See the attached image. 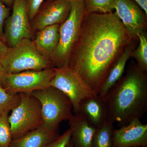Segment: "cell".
<instances>
[{
  "label": "cell",
  "mask_w": 147,
  "mask_h": 147,
  "mask_svg": "<svg viewBox=\"0 0 147 147\" xmlns=\"http://www.w3.org/2000/svg\"><path fill=\"white\" fill-rule=\"evenodd\" d=\"M113 147L147 146V125L139 119L115 129L113 133Z\"/></svg>",
  "instance_id": "cell-12"
},
{
  "label": "cell",
  "mask_w": 147,
  "mask_h": 147,
  "mask_svg": "<svg viewBox=\"0 0 147 147\" xmlns=\"http://www.w3.org/2000/svg\"><path fill=\"white\" fill-rule=\"evenodd\" d=\"M55 75L50 83L54 87L63 93L70 99L73 113H79L82 100L98 95L72 69L67 66L54 67Z\"/></svg>",
  "instance_id": "cell-7"
},
{
  "label": "cell",
  "mask_w": 147,
  "mask_h": 147,
  "mask_svg": "<svg viewBox=\"0 0 147 147\" xmlns=\"http://www.w3.org/2000/svg\"><path fill=\"white\" fill-rule=\"evenodd\" d=\"M139 44L134 49L132 56L136 59L137 65L145 73L147 72V35L146 31L138 35Z\"/></svg>",
  "instance_id": "cell-19"
},
{
  "label": "cell",
  "mask_w": 147,
  "mask_h": 147,
  "mask_svg": "<svg viewBox=\"0 0 147 147\" xmlns=\"http://www.w3.org/2000/svg\"><path fill=\"white\" fill-rule=\"evenodd\" d=\"M59 26L55 25L45 27L35 34V36L33 40L38 52L50 61L59 42Z\"/></svg>",
  "instance_id": "cell-16"
},
{
  "label": "cell",
  "mask_w": 147,
  "mask_h": 147,
  "mask_svg": "<svg viewBox=\"0 0 147 147\" xmlns=\"http://www.w3.org/2000/svg\"><path fill=\"white\" fill-rule=\"evenodd\" d=\"M86 13L84 0L71 2L69 15L59 26V42L51 59L55 67L68 65Z\"/></svg>",
  "instance_id": "cell-4"
},
{
  "label": "cell",
  "mask_w": 147,
  "mask_h": 147,
  "mask_svg": "<svg viewBox=\"0 0 147 147\" xmlns=\"http://www.w3.org/2000/svg\"><path fill=\"white\" fill-rule=\"evenodd\" d=\"M114 123L107 120L97 128L93 140L92 147H113Z\"/></svg>",
  "instance_id": "cell-18"
},
{
  "label": "cell",
  "mask_w": 147,
  "mask_h": 147,
  "mask_svg": "<svg viewBox=\"0 0 147 147\" xmlns=\"http://www.w3.org/2000/svg\"><path fill=\"white\" fill-rule=\"evenodd\" d=\"M7 47L4 42L0 38V58L5 53Z\"/></svg>",
  "instance_id": "cell-28"
},
{
  "label": "cell",
  "mask_w": 147,
  "mask_h": 147,
  "mask_svg": "<svg viewBox=\"0 0 147 147\" xmlns=\"http://www.w3.org/2000/svg\"><path fill=\"white\" fill-rule=\"evenodd\" d=\"M67 147H74L73 144H72V142H71V140H70V142H69V143Z\"/></svg>",
  "instance_id": "cell-30"
},
{
  "label": "cell",
  "mask_w": 147,
  "mask_h": 147,
  "mask_svg": "<svg viewBox=\"0 0 147 147\" xmlns=\"http://www.w3.org/2000/svg\"><path fill=\"white\" fill-rule=\"evenodd\" d=\"M71 129L69 128L62 134L44 147H67L71 136Z\"/></svg>",
  "instance_id": "cell-23"
},
{
  "label": "cell",
  "mask_w": 147,
  "mask_h": 147,
  "mask_svg": "<svg viewBox=\"0 0 147 147\" xmlns=\"http://www.w3.org/2000/svg\"><path fill=\"white\" fill-rule=\"evenodd\" d=\"M12 5V12L6 20L4 28V41L8 47L15 46L24 38H34L26 0H14Z\"/></svg>",
  "instance_id": "cell-9"
},
{
  "label": "cell",
  "mask_w": 147,
  "mask_h": 147,
  "mask_svg": "<svg viewBox=\"0 0 147 147\" xmlns=\"http://www.w3.org/2000/svg\"><path fill=\"white\" fill-rule=\"evenodd\" d=\"M86 13H108L114 10L115 0H84Z\"/></svg>",
  "instance_id": "cell-21"
},
{
  "label": "cell",
  "mask_w": 147,
  "mask_h": 147,
  "mask_svg": "<svg viewBox=\"0 0 147 147\" xmlns=\"http://www.w3.org/2000/svg\"><path fill=\"white\" fill-rule=\"evenodd\" d=\"M54 75V68L8 74L3 88L12 94L31 93L50 87Z\"/></svg>",
  "instance_id": "cell-8"
},
{
  "label": "cell",
  "mask_w": 147,
  "mask_h": 147,
  "mask_svg": "<svg viewBox=\"0 0 147 147\" xmlns=\"http://www.w3.org/2000/svg\"><path fill=\"white\" fill-rule=\"evenodd\" d=\"M0 63L7 74L55 67L53 63L38 52L33 40L24 38L15 46L8 47L0 58Z\"/></svg>",
  "instance_id": "cell-3"
},
{
  "label": "cell",
  "mask_w": 147,
  "mask_h": 147,
  "mask_svg": "<svg viewBox=\"0 0 147 147\" xmlns=\"http://www.w3.org/2000/svg\"><path fill=\"white\" fill-rule=\"evenodd\" d=\"M7 112L0 117V147H10L12 142V133Z\"/></svg>",
  "instance_id": "cell-22"
},
{
  "label": "cell",
  "mask_w": 147,
  "mask_h": 147,
  "mask_svg": "<svg viewBox=\"0 0 147 147\" xmlns=\"http://www.w3.org/2000/svg\"><path fill=\"white\" fill-rule=\"evenodd\" d=\"M9 16V8L1 0H0V38L3 41L5 23Z\"/></svg>",
  "instance_id": "cell-25"
},
{
  "label": "cell",
  "mask_w": 147,
  "mask_h": 147,
  "mask_svg": "<svg viewBox=\"0 0 147 147\" xmlns=\"http://www.w3.org/2000/svg\"><path fill=\"white\" fill-rule=\"evenodd\" d=\"M147 16V0H134Z\"/></svg>",
  "instance_id": "cell-27"
},
{
  "label": "cell",
  "mask_w": 147,
  "mask_h": 147,
  "mask_svg": "<svg viewBox=\"0 0 147 147\" xmlns=\"http://www.w3.org/2000/svg\"><path fill=\"white\" fill-rule=\"evenodd\" d=\"M147 147V146H141V147Z\"/></svg>",
  "instance_id": "cell-32"
},
{
  "label": "cell",
  "mask_w": 147,
  "mask_h": 147,
  "mask_svg": "<svg viewBox=\"0 0 147 147\" xmlns=\"http://www.w3.org/2000/svg\"><path fill=\"white\" fill-rule=\"evenodd\" d=\"M60 136L59 131L42 125L23 137L13 139L10 147H44Z\"/></svg>",
  "instance_id": "cell-15"
},
{
  "label": "cell",
  "mask_w": 147,
  "mask_h": 147,
  "mask_svg": "<svg viewBox=\"0 0 147 147\" xmlns=\"http://www.w3.org/2000/svg\"><path fill=\"white\" fill-rule=\"evenodd\" d=\"M20 94H12L0 86V117L7 112H9L19 104Z\"/></svg>",
  "instance_id": "cell-20"
},
{
  "label": "cell",
  "mask_w": 147,
  "mask_h": 147,
  "mask_svg": "<svg viewBox=\"0 0 147 147\" xmlns=\"http://www.w3.org/2000/svg\"><path fill=\"white\" fill-rule=\"evenodd\" d=\"M115 13H86L68 66L98 95L109 71L132 42Z\"/></svg>",
  "instance_id": "cell-1"
},
{
  "label": "cell",
  "mask_w": 147,
  "mask_h": 147,
  "mask_svg": "<svg viewBox=\"0 0 147 147\" xmlns=\"http://www.w3.org/2000/svg\"><path fill=\"white\" fill-rule=\"evenodd\" d=\"M71 5L69 0H47L43 3L30 21L34 34L45 27L62 24L69 15Z\"/></svg>",
  "instance_id": "cell-11"
},
{
  "label": "cell",
  "mask_w": 147,
  "mask_h": 147,
  "mask_svg": "<svg viewBox=\"0 0 147 147\" xmlns=\"http://www.w3.org/2000/svg\"><path fill=\"white\" fill-rule=\"evenodd\" d=\"M70 1H83V0H69Z\"/></svg>",
  "instance_id": "cell-31"
},
{
  "label": "cell",
  "mask_w": 147,
  "mask_h": 147,
  "mask_svg": "<svg viewBox=\"0 0 147 147\" xmlns=\"http://www.w3.org/2000/svg\"><path fill=\"white\" fill-rule=\"evenodd\" d=\"M7 74L5 69L0 63V86L3 87Z\"/></svg>",
  "instance_id": "cell-26"
},
{
  "label": "cell",
  "mask_w": 147,
  "mask_h": 147,
  "mask_svg": "<svg viewBox=\"0 0 147 147\" xmlns=\"http://www.w3.org/2000/svg\"><path fill=\"white\" fill-rule=\"evenodd\" d=\"M20 96L19 104L8 117L13 139L23 137L43 123L39 101L29 93H21Z\"/></svg>",
  "instance_id": "cell-6"
},
{
  "label": "cell",
  "mask_w": 147,
  "mask_h": 147,
  "mask_svg": "<svg viewBox=\"0 0 147 147\" xmlns=\"http://www.w3.org/2000/svg\"><path fill=\"white\" fill-rule=\"evenodd\" d=\"M44 0H26L27 11L30 21L38 12Z\"/></svg>",
  "instance_id": "cell-24"
},
{
  "label": "cell",
  "mask_w": 147,
  "mask_h": 147,
  "mask_svg": "<svg viewBox=\"0 0 147 147\" xmlns=\"http://www.w3.org/2000/svg\"><path fill=\"white\" fill-rule=\"evenodd\" d=\"M108 120L120 127L134 119H140L147 110V77L133 64L104 98Z\"/></svg>",
  "instance_id": "cell-2"
},
{
  "label": "cell",
  "mask_w": 147,
  "mask_h": 147,
  "mask_svg": "<svg viewBox=\"0 0 147 147\" xmlns=\"http://www.w3.org/2000/svg\"><path fill=\"white\" fill-rule=\"evenodd\" d=\"M30 94L40 103L42 125L47 128L59 131L60 124L68 120L73 115V107L70 99L56 88L50 86Z\"/></svg>",
  "instance_id": "cell-5"
},
{
  "label": "cell",
  "mask_w": 147,
  "mask_h": 147,
  "mask_svg": "<svg viewBox=\"0 0 147 147\" xmlns=\"http://www.w3.org/2000/svg\"><path fill=\"white\" fill-rule=\"evenodd\" d=\"M115 12L131 39H138L147 28V16L132 0H115Z\"/></svg>",
  "instance_id": "cell-10"
},
{
  "label": "cell",
  "mask_w": 147,
  "mask_h": 147,
  "mask_svg": "<svg viewBox=\"0 0 147 147\" xmlns=\"http://www.w3.org/2000/svg\"><path fill=\"white\" fill-rule=\"evenodd\" d=\"M132 42L125 47L115 63L111 68L98 95L104 98L110 90L122 77L127 61L132 57L134 47Z\"/></svg>",
  "instance_id": "cell-17"
},
{
  "label": "cell",
  "mask_w": 147,
  "mask_h": 147,
  "mask_svg": "<svg viewBox=\"0 0 147 147\" xmlns=\"http://www.w3.org/2000/svg\"><path fill=\"white\" fill-rule=\"evenodd\" d=\"M69 121L71 129V141L74 147H92L97 128L79 113L73 114Z\"/></svg>",
  "instance_id": "cell-13"
},
{
  "label": "cell",
  "mask_w": 147,
  "mask_h": 147,
  "mask_svg": "<svg viewBox=\"0 0 147 147\" xmlns=\"http://www.w3.org/2000/svg\"><path fill=\"white\" fill-rule=\"evenodd\" d=\"M79 113L96 128L108 120V110L105 100L98 95L82 100Z\"/></svg>",
  "instance_id": "cell-14"
},
{
  "label": "cell",
  "mask_w": 147,
  "mask_h": 147,
  "mask_svg": "<svg viewBox=\"0 0 147 147\" xmlns=\"http://www.w3.org/2000/svg\"><path fill=\"white\" fill-rule=\"evenodd\" d=\"M1 1L7 6L13 4L14 0H1Z\"/></svg>",
  "instance_id": "cell-29"
}]
</instances>
